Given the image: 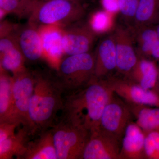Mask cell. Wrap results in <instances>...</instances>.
I'll use <instances>...</instances> for the list:
<instances>
[{
    "label": "cell",
    "mask_w": 159,
    "mask_h": 159,
    "mask_svg": "<svg viewBox=\"0 0 159 159\" xmlns=\"http://www.w3.org/2000/svg\"><path fill=\"white\" fill-rule=\"evenodd\" d=\"M119 11L128 21H134L139 0H119Z\"/></svg>",
    "instance_id": "27"
},
{
    "label": "cell",
    "mask_w": 159,
    "mask_h": 159,
    "mask_svg": "<svg viewBox=\"0 0 159 159\" xmlns=\"http://www.w3.org/2000/svg\"><path fill=\"white\" fill-rule=\"evenodd\" d=\"M158 79H159V71H158Z\"/></svg>",
    "instance_id": "34"
},
{
    "label": "cell",
    "mask_w": 159,
    "mask_h": 159,
    "mask_svg": "<svg viewBox=\"0 0 159 159\" xmlns=\"http://www.w3.org/2000/svg\"><path fill=\"white\" fill-rule=\"evenodd\" d=\"M136 26L152 25L159 22V0H139Z\"/></svg>",
    "instance_id": "22"
},
{
    "label": "cell",
    "mask_w": 159,
    "mask_h": 159,
    "mask_svg": "<svg viewBox=\"0 0 159 159\" xmlns=\"http://www.w3.org/2000/svg\"><path fill=\"white\" fill-rule=\"evenodd\" d=\"M156 25V26L155 29L159 39V22L158 23H157Z\"/></svg>",
    "instance_id": "31"
},
{
    "label": "cell",
    "mask_w": 159,
    "mask_h": 159,
    "mask_svg": "<svg viewBox=\"0 0 159 159\" xmlns=\"http://www.w3.org/2000/svg\"><path fill=\"white\" fill-rule=\"evenodd\" d=\"M108 80L114 93L128 105L159 107V97L150 89H145L129 79L111 78Z\"/></svg>",
    "instance_id": "9"
},
{
    "label": "cell",
    "mask_w": 159,
    "mask_h": 159,
    "mask_svg": "<svg viewBox=\"0 0 159 159\" xmlns=\"http://www.w3.org/2000/svg\"><path fill=\"white\" fill-rule=\"evenodd\" d=\"M42 45L43 58L57 68L65 55L63 46L64 28L56 25L38 26Z\"/></svg>",
    "instance_id": "12"
},
{
    "label": "cell",
    "mask_w": 159,
    "mask_h": 159,
    "mask_svg": "<svg viewBox=\"0 0 159 159\" xmlns=\"http://www.w3.org/2000/svg\"><path fill=\"white\" fill-rule=\"evenodd\" d=\"M132 115L129 106L120 99L116 98L114 93L102 112L99 128L122 142L125 129L131 122Z\"/></svg>",
    "instance_id": "7"
},
{
    "label": "cell",
    "mask_w": 159,
    "mask_h": 159,
    "mask_svg": "<svg viewBox=\"0 0 159 159\" xmlns=\"http://www.w3.org/2000/svg\"><path fill=\"white\" fill-rule=\"evenodd\" d=\"M127 77L143 88L150 89L157 83L158 70L153 61L139 57L137 64Z\"/></svg>",
    "instance_id": "18"
},
{
    "label": "cell",
    "mask_w": 159,
    "mask_h": 159,
    "mask_svg": "<svg viewBox=\"0 0 159 159\" xmlns=\"http://www.w3.org/2000/svg\"><path fill=\"white\" fill-rule=\"evenodd\" d=\"M20 25L7 20L1 21L0 24V37L8 34L15 33Z\"/></svg>",
    "instance_id": "29"
},
{
    "label": "cell",
    "mask_w": 159,
    "mask_h": 159,
    "mask_svg": "<svg viewBox=\"0 0 159 159\" xmlns=\"http://www.w3.org/2000/svg\"><path fill=\"white\" fill-rule=\"evenodd\" d=\"M30 136L25 127L3 142H0V159H11L14 157L22 159L27 150Z\"/></svg>",
    "instance_id": "19"
},
{
    "label": "cell",
    "mask_w": 159,
    "mask_h": 159,
    "mask_svg": "<svg viewBox=\"0 0 159 159\" xmlns=\"http://www.w3.org/2000/svg\"><path fill=\"white\" fill-rule=\"evenodd\" d=\"M96 57L90 52L68 55L57 67L58 79L64 92L77 90L94 77Z\"/></svg>",
    "instance_id": "4"
},
{
    "label": "cell",
    "mask_w": 159,
    "mask_h": 159,
    "mask_svg": "<svg viewBox=\"0 0 159 159\" xmlns=\"http://www.w3.org/2000/svg\"><path fill=\"white\" fill-rule=\"evenodd\" d=\"M121 141L99 128L90 134L81 159H120Z\"/></svg>",
    "instance_id": "8"
},
{
    "label": "cell",
    "mask_w": 159,
    "mask_h": 159,
    "mask_svg": "<svg viewBox=\"0 0 159 159\" xmlns=\"http://www.w3.org/2000/svg\"><path fill=\"white\" fill-rule=\"evenodd\" d=\"M26 61L17 46L0 54V69L15 75L27 69L25 66Z\"/></svg>",
    "instance_id": "23"
},
{
    "label": "cell",
    "mask_w": 159,
    "mask_h": 159,
    "mask_svg": "<svg viewBox=\"0 0 159 159\" xmlns=\"http://www.w3.org/2000/svg\"><path fill=\"white\" fill-rule=\"evenodd\" d=\"M20 125L16 122H0V142L15 134L16 129Z\"/></svg>",
    "instance_id": "28"
},
{
    "label": "cell",
    "mask_w": 159,
    "mask_h": 159,
    "mask_svg": "<svg viewBox=\"0 0 159 159\" xmlns=\"http://www.w3.org/2000/svg\"><path fill=\"white\" fill-rule=\"evenodd\" d=\"M114 94L108 79L94 77L64 98L62 119L90 134L99 128L102 112Z\"/></svg>",
    "instance_id": "1"
},
{
    "label": "cell",
    "mask_w": 159,
    "mask_h": 159,
    "mask_svg": "<svg viewBox=\"0 0 159 159\" xmlns=\"http://www.w3.org/2000/svg\"><path fill=\"white\" fill-rule=\"evenodd\" d=\"M12 84V75L0 69V122H15L13 119Z\"/></svg>",
    "instance_id": "20"
},
{
    "label": "cell",
    "mask_w": 159,
    "mask_h": 159,
    "mask_svg": "<svg viewBox=\"0 0 159 159\" xmlns=\"http://www.w3.org/2000/svg\"><path fill=\"white\" fill-rule=\"evenodd\" d=\"M85 9L80 2L71 0H39L35 4L29 21L41 25L66 28L80 20Z\"/></svg>",
    "instance_id": "3"
},
{
    "label": "cell",
    "mask_w": 159,
    "mask_h": 159,
    "mask_svg": "<svg viewBox=\"0 0 159 159\" xmlns=\"http://www.w3.org/2000/svg\"><path fill=\"white\" fill-rule=\"evenodd\" d=\"M51 129L57 159H81L89 131L62 118Z\"/></svg>",
    "instance_id": "5"
},
{
    "label": "cell",
    "mask_w": 159,
    "mask_h": 159,
    "mask_svg": "<svg viewBox=\"0 0 159 159\" xmlns=\"http://www.w3.org/2000/svg\"><path fill=\"white\" fill-rule=\"evenodd\" d=\"M71 1H76V2H80L81 0H71Z\"/></svg>",
    "instance_id": "33"
},
{
    "label": "cell",
    "mask_w": 159,
    "mask_h": 159,
    "mask_svg": "<svg viewBox=\"0 0 159 159\" xmlns=\"http://www.w3.org/2000/svg\"><path fill=\"white\" fill-rule=\"evenodd\" d=\"M128 105L133 116L136 119V123L144 133L152 131L159 132V108H149L145 106Z\"/></svg>",
    "instance_id": "21"
},
{
    "label": "cell",
    "mask_w": 159,
    "mask_h": 159,
    "mask_svg": "<svg viewBox=\"0 0 159 159\" xmlns=\"http://www.w3.org/2000/svg\"><path fill=\"white\" fill-rule=\"evenodd\" d=\"M22 159H58L51 129L39 134V137L34 141H29Z\"/></svg>",
    "instance_id": "17"
},
{
    "label": "cell",
    "mask_w": 159,
    "mask_h": 159,
    "mask_svg": "<svg viewBox=\"0 0 159 159\" xmlns=\"http://www.w3.org/2000/svg\"><path fill=\"white\" fill-rule=\"evenodd\" d=\"M101 2L106 11L113 13L119 11V0H101Z\"/></svg>",
    "instance_id": "30"
},
{
    "label": "cell",
    "mask_w": 159,
    "mask_h": 159,
    "mask_svg": "<svg viewBox=\"0 0 159 159\" xmlns=\"http://www.w3.org/2000/svg\"><path fill=\"white\" fill-rule=\"evenodd\" d=\"M36 3L31 0H0V10L7 15L12 14L20 19H29Z\"/></svg>",
    "instance_id": "24"
},
{
    "label": "cell",
    "mask_w": 159,
    "mask_h": 159,
    "mask_svg": "<svg viewBox=\"0 0 159 159\" xmlns=\"http://www.w3.org/2000/svg\"><path fill=\"white\" fill-rule=\"evenodd\" d=\"M151 25L136 26L135 39L138 45V55L159 59V39L155 27Z\"/></svg>",
    "instance_id": "16"
},
{
    "label": "cell",
    "mask_w": 159,
    "mask_h": 159,
    "mask_svg": "<svg viewBox=\"0 0 159 159\" xmlns=\"http://www.w3.org/2000/svg\"><path fill=\"white\" fill-rule=\"evenodd\" d=\"M18 44L26 60L35 61L43 58L41 38L36 24L28 21L16 32Z\"/></svg>",
    "instance_id": "13"
},
{
    "label": "cell",
    "mask_w": 159,
    "mask_h": 159,
    "mask_svg": "<svg viewBox=\"0 0 159 159\" xmlns=\"http://www.w3.org/2000/svg\"><path fill=\"white\" fill-rule=\"evenodd\" d=\"M145 134V157L148 159H159V132L156 131Z\"/></svg>",
    "instance_id": "26"
},
{
    "label": "cell",
    "mask_w": 159,
    "mask_h": 159,
    "mask_svg": "<svg viewBox=\"0 0 159 159\" xmlns=\"http://www.w3.org/2000/svg\"><path fill=\"white\" fill-rule=\"evenodd\" d=\"M145 134L142 129L131 122L122 137L120 159H145Z\"/></svg>",
    "instance_id": "14"
},
{
    "label": "cell",
    "mask_w": 159,
    "mask_h": 159,
    "mask_svg": "<svg viewBox=\"0 0 159 159\" xmlns=\"http://www.w3.org/2000/svg\"><path fill=\"white\" fill-rule=\"evenodd\" d=\"M31 2H33L36 3H37L39 1V0H31Z\"/></svg>",
    "instance_id": "32"
},
{
    "label": "cell",
    "mask_w": 159,
    "mask_h": 159,
    "mask_svg": "<svg viewBox=\"0 0 159 159\" xmlns=\"http://www.w3.org/2000/svg\"><path fill=\"white\" fill-rule=\"evenodd\" d=\"M97 35L88 24L77 25L73 24L64 28L63 46L65 55L90 52Z\"/></svg>",
    "instance_id": "10"
},
{
    "label": "cell",
    "mask_w": 159,
    "mask_h": 159,
    "mask_svg": "<svg viewBox=\"0 0 159 159\" xmlns=\"http://www.w3.org/2000/svg\"><path fill=\"white\" fill-rule=\"evenodd\" d=\"M35 75L27 127L30 136L40 134L52 126L56 115L63 106L62 95L64 91L58 80L37 73Z\"/></svg>",
    "instance_id": "2"
},
{
    "label": "cell",
    "mask_w": 159,
    "mask_h": 159,
    "mask_svg": "<svg viewBox=\"0 0 159 159\" xmlns=\"http://www.w3.org/2000/svg\"><path fill=\"white\" fill-rule=\"evenodd\" d=\"M95 54L94 77L103 79L116 69V55L113 34L103 39L99 43Z\"/></svg>",
    "instance_id": "15"
},
{
    "label": "cell",
    "mask_w": 159,
    "mask_h": 159,
    "mask_svg": "<svg viewBox=\"0 0 159 159\" xmlns=\"http://www.w3.org/2000/svg\"><path fill=\"white\" fill-rule=\"evenodd\" d=\"M12 76L13 119L15 122L27 129L29 104L35 84V73L26 69Z\"/></svg>",
    "instance_id": "6"
},
{
    "label": "cell",
    "mask_w": 159,
    "mask_h": 159,
    "mask_svg": "<svg viewBox=\"0 0 159 159\" xmlns=\"http://www.w3.org/2000/svg\"><path fill=\"white\" fill-rule=\"evenodd\" d=\"M116 55V69L126 76L137 64L139 56L134 49L133 35L127 29L117 27L113 34Z\"/></svg>",
    "instance_id": "11"
},
{
    "label": "cell",
    "mask_w": 159,
    "mask_h": 159,
    "mask_svg": "<svg viewBox=\"0 0 159 159\" xmlns=\"http://www.w3.org/2000/svg\"><path fill=\"white\" fill-rule=\"evenodd\" d=\"M109 13L105 10L94 12L88 23L96 34H102L108 31L112 25V19Z\"/></svg>",
    "instance_id": "25"
}]
</instances>
